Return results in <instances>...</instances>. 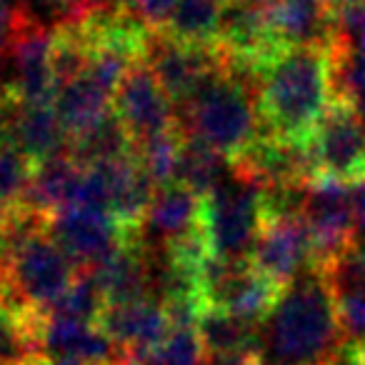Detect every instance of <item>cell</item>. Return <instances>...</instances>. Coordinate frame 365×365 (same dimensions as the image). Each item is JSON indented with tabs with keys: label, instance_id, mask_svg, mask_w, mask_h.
I'll use <instances>...</instances> for the list:
<instances>
[{
	"label": "cell",
	"instance_id": "cell-1",
	"mask_svg": "<svg viewBox=\"0 0 365 365\" xmlns=\"http://www.w3.org/2000/svg\"><path fill=\"white\" fill-rule=\"evenodd\" d=\"M333 101L330 41L283 48L258 73L260 123L275 138L308 143Z\"/></svg>",
	"mask_w": 365,
	"mask_h": 365
},
{
	"label": "cell",
	"instance_id": "cell-2",
	"mask_svg": "<svg viewBox=\"0 0 365 365\" xmlns=\"http://www.w3.org/2000/svg\"><path fill=\"white\" fill-rule=\"evenodd\" d=\"M335 295L320 268H308L278 293L263 318L265 365H323L343 343Z\"/></svg>",
	"mask_w": 365,
	"mask_h": 365
},
{
	"label": "cell",
	"instance_id": "cell-3",
	"mask_svg": "<svg viewBox=\"0 0 365 365\" xmlns=\"http://www.w3.org/2000/svg\"><path fill=\"white\" fill-rule=\"evenodd\" d=\"M178 128L233 160L263 133L258 86L225 66L178 110Z\"/></svg>",
	"mask_w": 365,
	"mask_h": 365
},
{
	"label": "cell",
	"instance_id": "cell-4",
	"mask_svg": "<svg viewBox=\"0 0 365 365\" xmlns=\"http://www.w3.org/2000/svg\"><path fill=\"white\" fill-rule=\"evenodd\" d=\"M78 273L48 225L0 250V300L38 315L71 288Z\"/></svg>",
	"mask_w": 365,
	"mask_h": 365
},
{
	"label": "cell",
	"instance_id": "cell-5",
	"mask_svg": "<svg viewBox=\"0 0 365 365\" xmlns=\"http://www.w3.org/2000/svg\"><path fill=\"white\" fill-rule=\"evenodd\" d=\"M263 223V188L233 170L220 185L203 195L200 230L213 258L250 260Z\"/></svg>",
	"mask_w": 365,
	"mask_h": 365
},
{
	"label": "cell",
	"instance_id": "cell-6",
	"mask_svg": "<svg viewBox=\"0 0 365 365\" xmlns=\"http://www.w3.org/2000/svg\"><path fill=\"white\" fill-rule=\"evenodd\" d=\"M56 28H48L31 11H16L11 46H8V78L3 91L21 103H53L58 93L53 71Z\"/></svg>",
	"mask_w": 365,
	"mask_h": 365
},
{
	"label": "cell",
	"instance_id": "cell-7",
	"mask_svg": "<svg viewBox=\"0 0 365 365\" xmlns=\"http://www.w3.org/2000/svg\"><path fill=\"white\" fill-rule=\"evenodd\" d=\"M143 61L158 78L163 91L170 96L180 110L205 83L220 71H225L228 58L220 46H193L165 36L163 31H153L148 38Z\"/></svg>",
	"mask_w": 365,
	"mask_h": 365
},
{
	"label": "cell",
	"instance_id": "cell-8",
	"mask_svg": "<svg viewBox=\"0 0 365 365\" xmlns=\"http://www.w3.org/2000/svg\"><path fill=\"white\" fill-rule=\"evenodd\" d=\"M280 288L255 270L250 260H223L210 255L200 270L203 310H220L235 318L263 323Z\"/></svg>",
	"mask_w": 365,
	"mask_h": 365
},
{
	"label": "cell",
	"instance_id": "cell-9",
	"mask_svg": "<svg viewBox=\"0 0 365 365\" xmlns=\"http://www.w3.org/2000/svg\"><path fill=\"white\" fill-rule=\"evenodd\" d=\"M308 143L318 178L340 182L365 178V118L348 103H330Z\"/></svg>",
	"mask_w": 365,
	"mask_h": 365
},
{
	"label": "cell",
	"instance_id": "cell-10",
	"mask_svg": "<svg viewBox=\"0 0 365 365\" xmlns=\"http://www.w3.org/2000/svg\"><path fill=\"white\" fill-rule=\"evenodd\" d=\"M113 113L120 118L135 145L178 128L175 103L163 91L143 58L118 83L113 96Z\"/></svg>",
	"mask_w": 365,
	"mask_h": 365
},
{
	"label": "cell",
	"instance_id": "cell-11",
	"mask_svg": "<svg viewBox=\"0 0 365 365\" xmlns=\"http://www.w3.org/2000/svg\"><path fill=\"white\" fill-rule=\"evenodd\" d=\"M51 233L78 270H91L140 230H125L106 210L71 205L51 218Z\"/></svg>",
	"mask_w": 365,
	"mask_h": 365
},
{
	"label": "cell",
	"instance_id": "cell-12",
	"mask_svg": "<svg viewBox=\"0 0 365 365\" xmlns=\"http://www.w3.org/2000/svg\"><path fill=\"white\" fill-rule=\"evenodd\" d=\"M303 220L313 235L315 268H323L355 240V215L348 182L315 178L305 195Z\"/></svg>",
	"mask_w": 365,
	"mask_h": 365
},
{
	"label": "cell",
	"instance_id": "cell-13",
	"mask_svg": "<svg viewBox=\"0 0 365 365\" xmlns=\"http://www.w3.org/2000/svg\"><path fill=\"white\" fill-rule=\"evenodd\" d=\"M230 170L260 188L308 185L318 178L310 143H295L260 133L243 153L230 160Z\"/></svg>",
	"mask_w": 365,
	"mask_h": 365
},
{
	"label": "cell",
	"instance_id": "cell-14",
	"mask_svg": "<svg viewBox=\"0 0 365 365\" xmlns=\"http://www.w3.org/2000/svg\"><path fill=\"white\" fill-rule=\"evenodd\" d=\"M250 263L280 290L315 265L313 235L303 218L265 220L250 253Z\"/></svg>",
	"mask_w": 365,
	"mask_h": 365
},
{
	"label": "cell",
	"instance_id": "cell-15",
	"mask_svg": "<svg viewBox=\"0 0 365 365\" xmlns=\"http://www.w3.org/2000/svg\"><path fill=\"white\" fill-rule=\"evenodd\" d=\"M98 325L125 355L150 353L173 328L165 305L153 295L106 303Z\"/></svg>",
	"mask_w": 365,
	"mask_h": 365
},
{
	"label": "cell",
	"instance_id": "cell-16",
	"mask_svg": "<svg viewBox=\"0 0 365 365\" xmlns=\"http://www.w3.org/2000/svg\"><path fill=\"white\" fill-rule=\"evenodd\" d=\"M36 318L43 355H48V358H78L93 365H115L120 350L98 323L43 318V315H36Z\"/></svg>",
	"mask_w": 365,
	"mask_h": 365
},
{
	"label": "cell",
	"instance_id": "cell-17",
	"mask_svg": "<svg viewBox=\"0 0 365 365\" xmlns=\"http://www.w3.org/2000/svg\"><path fill=\"white\" fill-rule=\"evenodd\" d=\"M200 215H203V195L182 182L163 185L155 188V195L143 218V238L158 240V245L185 238L200 230Z\"/></svg>",
	"mask_w": 365,
	"mask_h": 365
},
{
	"label": "cell",
	"instance_id": "cell-18",
	"mask_svg": "<svg viewBox=\"0 0 365 365\" xmlns=\"http://www.w3.org/2000/svg\"><path fill=\"white\" fill-rule=\"evenodd\" d=\"M81 178H83V165L71 153H61L56 158H48V160L38 163L33 168L31 182H28L21 203L26 208L36 210V213L53 218L56 213H61V210L71 208L76 203Z\"/></svg>",
	"mask_w": 365,
	"mask_h": 365
},
{
	"label": "cell",
	"instance_id": "cell-19",
	"mask_svg": "<svg viewBox=\"0 0 365 365\" xmlns=\"http://www.w3.org/2000/svg\"><path fill=\"white\" fill-rule=\"evenodd\" d=\"M113 96L115 91L106 86L98 76H93L91 71L63 83L53 98V108H56L68 138L73 140L88 128L101 123L108 113H113Z\"/></svg>",
	"mask_w": 365,
	"mask_h": 365
},
{
	"label": "cell",
	"instance_id": "cell-20",
	"mask_svg": "<svg viewBox=\"0 0 365 365\" xmlns=\"http://www.w3.org/2000/svg\"><path fill=\"white\" fill-rule=\"evenodd\" d=\"M195 328L208 355H260L263 348V323L255 320L203 310Z\"/></svg>",
	"mask_w": 365,
	"mask_h": 365
},
{
	"label": "cell",
	"instance_id": "cell-21",
	"mask_svg": "<svg viewBox=\"0 0 365 365\" xmlns=\"http://www.w3.org/2000/svg\"><path fill=\"white\" fill-rule=\"evenodd\" d=\"M225 6L228 0H175L163 33L180 43L218 46Z\"/></svg>",
	"mask_w": 365,
	"mask_h": 365
},
{
	"label": "cell",
	"instance_id": "cell-22",
	"mask_svg": "<svg viewBox=\"0 0 365 365\" xmlns=\"http://www.w3.org/2000/svg\"><path fill=\"white\" fill-rule=\"evenodd\" d=\"M68 153L76 158L81 165H98V163L120 160L135 153L130 133L120 123L115 113H108L101 123L88 128L86 133L76 135L68 145Z\"/></svg>",
	"mask_w": 365,
	"mask_h": 365
},
{
	"label": "cell",
	"instance_id": "cell-23",
	"mask_svg": "<svg viewBox=\"0 0 365 365\" xmlns=\"http://www.w3.org/2000/svg\"><path fill=\"white\" fill-rule=\"evenodd\" d=\"M43 358L36 313L0 300V365H33Z\"/></svg>",
	"mask_w": 365,
	"mask_h": 365
},
{
	"label": "cell",
	"instance_id": "cell-24",
	"mask_svg": "<svg viewBox=\"0 0 365 365\" xmlns=\"http://www.w3.org/2000/svg\"><path fill=\"white\" fill-rule=\"evenodd\" d=\"M182 133V130H180ZM230 175V160L213 150L205 143L182 133L180 145V163H178V182L188 185L198 195H205L220 185Z\"/></svg>",
	"mask_w": 365,
	"mask_h": 365
},
{
	"label": "cell",
	"instance_id": "cell-25",
	"mask_svg": "<svg viewBox=\"0 0 365 365\" xmlns=\"http://www.w3.org/2000/svg\"><path fill=\"white\" fill-rule=\"evenodd\" d=\"M103 308H106V295L98 288V283L93 280L91 273L81 270L78 278L73 280V285L56 300L53 305H48L43 313V318H63V320H81V323H98Z\"/></svg>",
	"mask_w": 365,
	"mask_h": 365
},
{
	"label": "cell",
	"instance_id": "cell-26",
	"mask_svg": "<svg viewBox=\"0 0 365 365\" xmlns=\"http://www.w3.org/2000/svg\"><path fill=\"white\" fill-rule=\"evenodd\" d=\"M180 145H182V133L180 128H173L168 133L150 138L145 143L135 145V158L148 173L155 188L178 182V163H180Z\"/></svg>",
	"mask_w": 365,
	"mask_h": 365
},
{
	"label": "cell",
	"instance_id": "cell-27",
	"mask_svg": "<svg viewBox=\"0 0 365 365\" xmlns=\"http://www.w3.org/2000/svg\"><path fill=\"white\" fill-rule=\"evenodd\" d=\"M33 168L36 165L21 150L0 140V215L21 205Z\"/></svg>",
	"mask_w": 365,
	"mask_h": 365
},
{
	"label": "cell",
	"instance_id": "cell-28",
	"mask_svg": "<svg viewBox=\"0 0 365 365\" xmlns=\"http://www.w3.org/2000/svg\"><path fill=\"white\" fill-rule=\"evenodd\" d=\"M320 270L328 278L333 293H338V290H365V240L355 238L348 248L340 250Z\"/></svg>",
	"mask_w": 365,
	"mask_h": 365
},
{
	"label": "cell",
	"instance_id": "cell-29",
	"mask_svg": "<svg viewBox=\"0 0 365 365\" xmlns=\"http://www.w3.org/2000/svg\"><path fill=\"white\" fill-rule=\"evenodd\" d=\"M333 295L343 338L365 345V290H338Z\"/></svg>",
	"mask_w": 365,
	"mask_h": 365
},
{
	"label": "cell",
	"instance_id": "cell-30",
	"mask_svg": "<svg viewBox=\"0 0 365 365\" xmlns=\"http://www.w3.org/2000/svg\"><path fill=\"white\" fill-rule=\"evenodd\" d=\"M350 185V200H353V215H355V238L365 240V178L363 180L348 182Z\"/></svg>",
	"mask_w": 365,
	"mask_h": 365
},
{
	"label": "cell",
	"instance_id": "cell-31",
	"mask_svg": "<svg viewBox=\"0 0 365 365\" xmlns=\"http://www.w3.org/2000/svg\"><path fill=\"white\" fill-rule=\"evenodd\" d=\"M16 11H18V6H13V0H0V58L6 56L8 46H11Z\"/></svg>",
	"mask_w": 365,
	"mask_h": 365
},
{
	"label": "cell",
	"instance_id": "cell-32",
	"mask_svg": "<svg viewBox=\"0 0 365 365\" xmlns=\"http://www.w3.org/2000/svg\"><path fill=\"white\" fill-rule=\"evenodd\" d=\"M203 365H265L260 355H205Z\"/></svg>",
	"mask_w": 365,
	"mask_h": 365
},
{
	"label": "cell",
	"instance_id": "cell-33",
	"mask_svg": "<svg viewBox=\"0 0 365 365\" xmlns=\"http://www.w3.org/2000/svg\"><path fill=\"white\" fill-rule=\"evenodd\" d=\"M355 3H363V0H325V6H328L330 16H333V13H338V11H343V8H348V6H355Z\"/></svg>",
	"mask_w": 365,
	"mask_h": 365
},
{
	"label": "cell",
	"instance_id": "cell-34",
	"mask_svg": "<svg viewBox=\"0 0 365 365\" xmlns=\"http://www.w3.org/2000/svg\"><path fill=\"white\" fill-rule=\"evenodd\" d=\"M51 365H93V363H86V360H78V358H51Z\"/></svg>",
	"mask_w": 365,
	"mask_h": 365
},
{
	"label": "cell",
	"instance_id": "cell-35",
	"mask_svg": "<svg viewBox=\"0 0 365 365\" xmlns=\"http://www.w3.org/2000/svg\"><path fill=\"white\" fill-rule=\"evenodd\" d=\"M360 365H365V345L360 348Z\"/></svg>",
	"mask_w": 365,
	"mask_h": 365
}]
</instances>
